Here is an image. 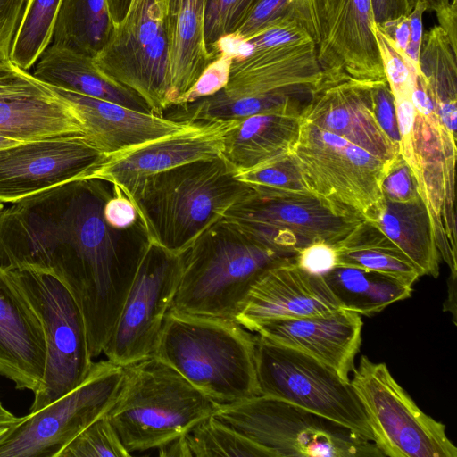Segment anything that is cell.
I'll list each match as a JSON object with an SVG mask.
<instances>
[{
  "mask_svg": "<svg viewBox=\"0 0 457 457\" xmlns=\"http://www.w3.org/2000/svg\"><path fill=\"white\" fill-rule=\"evenodd\" d=\"M249 190L218 156L147 176L125 195L134 204L148 241L179 254Z\"/></svg>",
  "mask_w": 457,
  "mask_h": 457,
  "instance_id": "1",
  "label": "cell"
},
{
  "mask_svg": "<svg viewBox=\"0 0 457 457\" xmlns=\"http://www.w3.org/2000/svg\"><path fill=\"white\" fill-rule=\"evenodd\" d=\"M256 341L236 320L170 309L154 355L217 403L228 404L260 395Z\"/></svg>",
  "mask_w": 457,
  "mask_h": 457,
  "instance_id": "2",
  "label": "cell"
},
{
  "mask_svg": "<svg viewBox=\"0 0 457 457\" xmlns=\"http://www.w3.org/2000/svg\"><path fill=\"white\" fill-rule=\"evenodd\" d=\"M124 369L122 390L106 416L129 453L182 436L220 405L155 355Z\"/></svg>",
  "mask_w": 457,
  "mask_h": 457,
  "instance_id": "3",
  "label": "cell"
},
{
  "mask_svg": "<svg viewBox=\"0 0 457 457\" xmlns=\"http://www.w3.org/2000/svg\"><path fill=\"white\" fill-rule=\"evenodd\" d=\"M179 254L181 274L170 309L233 320L263 271L290 259L253 242L222 220Z\"/></svg>",
  "mask_w": 457,
  "mask_h": 457,
  "instance_id": "4",
  "label": "cell"
},
{
  "mask_svg": "<svg viewBox=\"0 0 457 457\" xmlns=\"http://www.w3.org/2000/svg\"><path fill=\"white\" fill-rule=\"evenodd\" d=\"M214 416L271 457H383L353 429L289 403L259 395L220 404Z\"/></svg>",
  "mask_w": 457,
  "mask_h": 457,
  "instance_id": "5",
  "label": "cell"
},
{
  "mask_svg": "<svg viewBox=\"0 0 457 457\" xmlns=\"http://www.w3.org/2000/svg\"><path fill=\"white\" fill-rule=\"evenodd\" d=\"M253 242L293 258L316 243L335 245L362 220L311 192L250 187L220 220Z\"/></svg>",
  "mask_w": 457,
  "mask_h": 457,
  "instance_id": "6",
  "label": "cell"
},
{
  "mask_svg": "<svg viewBox=\"0 0 457 457\" xmlns=\"http://www.w3.org/2000/svg\"><path fill=\"white\" fill-rule=\"evenodd\" d=\"M113 33L94 58L108 77L137 94L150 111L169 109L165 0H106Z\"/></svg>",
  "mask_w": 457,
  "mask_h": 457,
  "instance_id": "7",
  "label": "cell"
},
{
  "mask_svg": "<svg viewBox=\"0 0 457 457\" xmlns=\"http://www.w3.org/2000/svg\"><path fill=\"white\" fill-rule=\"evenodd\" d=\"M5 271L30 303L45 334V370L29 409L33 412L81 384L93 358L82 312L58 278L30 268Z\"/></svg>",
  "mask_w": 457,
  "mask_h": 457,
  "instance_id": "8",
  "label": "cell"
},
{
  "mask_svg": "<svg viewBox=\"0 0 457 457\" xmlns=\"http://www.w3.org/2000/svg\"><path fill=\"white\" fill-rule=\"evenodd\" d=\"M307 189L342 212L367 220L383 199L391 163L302 119L289 154Z\"/></svg>",
  "mask_w": 457,
  "mask_h": 457,
  "instance_id": "9",
  "label": "cell"
},
{
  "mask_svg": "<svg viewBox=\"0 0 457 457\" xmlns=\"http://www.w3.org/2000/svg\"><path fill=\"white\" fill-rule=\"evenodd\" d=\"M260 395L274 397L337 423L373 441L363 406L350 380L325 363L257 335Z\"/></svg>",
  "mask_w": 457,
  "mask_h": 457,
  "instance_id": "10",
  "label": "cell"
},
{
  "mask_svg": "<svg viewBox=\"0 0 457 457\" xmlns=\"http://www.w3.org/2000/svg\"><path fill=\"white\" fill-rule=\"evenodd\" d=\"M384 456L456 457L445 426L425 413L394 378L386 364L360 358L350 379Z\"/></svg>",
  "mask_w": 457,
  "mask_h": 457,
  "instance_id": "11",
  "label": "cell"
},
{
  "mask_svg": "<svg viewBox=\"0 0 457 457\" xmlns=\"http://www.w3.org/2000/svg\"><path fill=\"white\" fill-rule=\"evenodd\" d=\"M288 15L312 41L324 79H386L370 0H290Z\"/></svg>",
  "mask_w": 457,
  "mask_h": 457,
  "instance_id": "12",
  "label": "cell"
},
{
  "mask_svg": "<svg viewBox=\"0 0 457 457\" xmlns=\"http://www.w3.org/2000/svg\"><path fill=\"white\" fill-rule=\"evenodd\" d=\"M125 369L109 360L93 362L77 387L11 428L0 457H57L82 430L105 415L118 399Z\"/></svg>",
  "mask_w": 457,
  "mask_h": 457,
  "instance_id": "13",
  "label": "cell"
},
{
  "mask_svg": "<svg viewBox=\"0 0 457 457\" xmlns=\"http://www.w3.org/2000/svg\"><path fill=\"white\" fill-rule=\"evenodd\" d=\"M180 254L148 241L103 353L125 367L154 355L179 284Z\"/></svg>",
  "mask_w": 457,
  "mask_h": 457,
  "instance_id": "14",
  "label": "cell"
},
{
  "mask_svg": "<svg viewBox=\"0 0 457 457\" xmlns=\"http://www.w3.org/2000/svg\"><path fill=\"white\" fill-rule=\"evenodd\" d=\"M226 85L229 96L277 99L303 109L320 84L323 73L312 41L302 37L266 46L236 45Z\"/></svg>",
  "mask_w": 457,
  "mask_h": 457,
  "instance_id": "15",
  "label": "cell"
},
{
  "mask_svg": "<svg viewBox=\"0 0 457 457\" xmlns=\"http://www.w3.org/2000/svg\"><path fill=\"white\" fill-rule=\"evenodd\" d=\"M104 157L82 136H62L0 148V203L12 204L90 179Z\"/></svg>",
  "mask_w": 457,
  "mask_h": 457,
  "instance_id": "16",
  "label": "cell"
},
{
  "mask_svg": "<svg viewBox=\"0 0 457 457\" xmlns=\"http://www.w3.org/2000/svg\"><path fill=\"white\" fill-rule=\"evenodd\" d=\"M411 147L410 167L428 211L440 257L451 274L456 275V138L442 125L436 112L423 115L415 112Z\"/></svg>",
  "mask_w": 457,
  "mask_h": 457,
  "instance_id": "17",
  "label": "cell"
},
{
  "mask_svg": "<svg viewBox=\"0 0 457 457\" xmlns=\"http://www.w3.org/2000/svg\"><path fill=\"white\" fill-rule=\"evenodd\" d=\"M236 120L191 121L182 129L104 156L90 179L108 181L126 195L147 176L220 156L224 137Z\"/></svg>",
  "mask_w": 457,
  "mask_h": 457,
  "instance_id": "18",
  "label": "cell"
},
{
  "mask_svg": "<svg viewBox=\"0 0 457 457\" xmlns=\"http://www.w3.org/2000/svg\"><path fill=\"white\" fill-rule=\"evenodd\" d=\"M374 83L351 78H323L301 116L303 120L392 163L400 151L376 120L371 100Z\"/></svg>",
  "mask_w": 457,
  "mask_h": 457,
  "instance_id": "19",
  "label": "cell"
},
{
  "mask_svg": "<svg viewBox=\"0 0 457 457\" xmlns=\"http://www.w3.org/2000/svg\"><path fill=\"white\" fill-rule=\"evenodd\" d=\"M362 326L360 314L339 308L311 316L267 320L248 330L325 363L349 381L361 344Z\"/></svg>",
  "mask_w": 457,
  "mask_h": 457,
  "instance_id": "20",
  "label": "cell"
},
{
  "mask_svg": "<svg viewBox=\"0 0 457 457\" xmlns=\"http://www.w3.org/2000/svg\"><path fill=\"white\" fill-rule=\"evenodd\" d=\"M339 308L323 276L304 270L290 258L268 268L256 279L236 321L248 329L267 320L311 316Z\"/></svg>",
  "mask_w": 457,
  "mask_h": 457,
  "instance_id": "21",
  "label": "cell"
},
{
  "mask_svg": "<svg viewBox=\"0 0 457 457\" xmlns=\"http://www.w3.org/2000/svg\"><path fill=\"white\" fill-rule=\"evenodd\" d=\"M46 340L35 311L0 268V374L19 390L39 388L45 370Z\"/></svg>",
  "mask_w": 457,
  "mask_h": 457,
  "instance_id": "22",
  "label": "cell"
},
{
  "mask_svg": "<svg viewBox=\"0 0 457 457\" xmlns=\"http://www.w3.org/2000/svg\"><path fill=\"white\" fill-rule=\"evenodd\" d=\"M49 87L72 106L80 124L81 136L104 156L178 131L191 122L135 111L110 101Z\"/></svg>",
  "mask_w": 457,
  "mask_h": 457,
  "instance_id": "23",
  "label": "cell"
},
{
  "mask_svg": "<svg viewBox=\"0 0 457 457\" xmlns=\"http://www.w3.org/2000/svg\"><path fill=\"white\" fill-rule=\"evenodd\" d=\"M302 111L287 105L237 120L224 137L220 156L237 174L289 154L299 137Z\"/></svg>",
  "mask_w": 457,
  "mask_h": 457,
  "instance_id": "24",
  "label": "cell"
},
{
  "mask_svg": "<svg viewBox=\"0 0 457 457\" xmlns=\"http://www.w3.org/2000/svg\"><path fill=\"white\" fill-rule=\"evenodd\" d=\"M206 0H165L169 45V108L196 84L213 62L204 42Z\"/></svg>",
  "mask_w": 457,
  "mask_h": 457,
  "instance_id": "25",
  "label": "cell"
},
{
  "mask_svg": "<svg viewBox=\"0 0 457 457\" xmlns=\"http://www.w3.org/2000/svg\"><path fill=\"white\" fill-rule=\"evenodd\" d=\"M32 75L47 86L152 112L137 94L104 74L94 58L53 43L36 62Z\"/></svg>",
  "mask_w": 457,
  "mask_h": 457,
  "instance_id": "26",
  "label": "cell"
},
{
  "mask_svg": "<svg viewBox=\"0 0 457 457\" xmlns=\"http://www.w3.org/2000/svg\"><path fill=\"white\" fill-rule=\"evenodd\" d=\"M366 220L395 244L423 275L438 277L440 254L428 211L420 196L408 202L383 197Z\"/></svg>",
  "mask_w": 457,
  "mask_h": 457,
  "instance_id": "27",
  "label": "cell"
},
{
  "mask_svg": "<svg viewBox=\"0 0 457 457\" xmlns=\"http://www.w3.org/2000/svg\"><path fill=\"white\" fill-rule=\"evenodd\" d=\"M0 136L18 141L81 136L72 106L54 92L0 100Z\"/></svg>",
  "mask_w": 457,
  "mask_h": 457,
  "instance_id": "28",
  "label": "cell"
},
{
  "mask_svg": "<svg viewBox=\"0 0 457 457\" xmlns=\"http://www.w3.org/2000/svg\"><path fill=\"white\" fill-rule=\"evenodd\" d=\"M334 248L337 266L376 271L410 287L423 276L395 244L366 220Z\"/></svg>",
  "mask_w": 457,
  "mask_h": 457,
  "instance_id": "29",
  "label": "cell"
},
{
  "mask_svg": "<svg viewBox=\"0 0 457 457\" xmlns=\"http://www.w3.org/2000/svg\"><path fill=\"white\" fill-rule=\"evenodd\" d=\"M322 276L340 307L361 316L378 313L413 291L391 277L358 268L336 266Z\"/></svg>",
  "mask_w": 457,
  "mask_h": 457,
  "instance_id": "30",
  "label": "cell"
},
{
  "mask_svg": "<svg viewBox=\"0 0 457 457\" xmlns=\"http://www.w3.org/2000/svg\"><path fill=\"white\" fill-rule=\"evenodd\" d=\"M457 49L437 25L423 34L419 73L432 97L442 125L456 138Z\"/></svg>",
  "mask_w": 457,
  "mask_h": 457,
  "instance_id": "31",
  "label": "cell"
},
{
  "mask_svg": "<svg viewBox=\"0 0 457 457\" xmlns=\"http://www.w3.org/2000/svg\"><path fill=\"white\" fill-rule=\"evenodd\" d=\"M113 29L106 0H62L53 44L96 58Z\"/></svg>",
  "mask_w": 457,
  "mask_h": 457,
  "instance_id": "32",
  "label": "cell"
},
{
  "mask_svg": "<svg viewBox=\"0 0 457 457\" xmlns=\"http://www.w3.org/2000/svg\"><path fill=\"white\" fill-rule=\"evenodd\" d=\"M160 456L175 457H271L270 454L231 428L210 416L182 436L157 448Z\"/></svg>",
  "mask_w": 457,
  "mask_h": 457,
  "instance_id": "33",
  "label": "cell"
},
{
  "mask_svg": "<svg viewBox=\"0 0 457 457\" xmlns=\"http://www.w3.org/2000/svg\"><path fill=\"white\" fill-rule=\"evenodd\" d=\"M62 1H29L11 50L14 65L28 71L50 46Z\"/></svg>",
  "mask_w": 457,
  "mask_h": 457,
  "instance_id": "34",
  "label": "cell"
},
{
  "mask_svg": "<svg viewBox=\"0 0 457 457\" xmlns=\"http://www.w3.org/2000/svg\"><path fill=\"white\" fill-rule=\"evenodd\" d=\"M260 0H206L204 42L214 62L220 54V43L232 36Z\"/></svg>",
  "mask_w": 457,
  "mask_h": 457,
  "instance_id": "35",
  "label": "cell"
},
{
  "mask_svg": "<svg viewBox=\"0 0 457 457\" xmlns=\"http://www.w3.org/2000/svg\"><path fill=\"white\" fill-rule=\"evenodd\" d=\"M106 414L100 417L76 437L57 457H129Z\"/></svg>",
  "mask_w": 457,
  "mask_h": 457,
  "instance_id": "36",
  "label": "cell"
},
{
  "mask_svg": "<svg viewBox=\"0 0 457 457\" xmlns=\"http://www.w3.org/2000/svg\"><path fill=\"white\" fill-rule=\"evenodd\" d=\"M236 178L253 188L310 192L290 154L237 173Z\"/></svg>",
  "mask_w": 457,
  "mask_h": 457,
  "instance_id": "37",
  "label": "cell"
},
{
  "mask_svg": "<svg viewBox=\"0 0 457 457\" xmlns=\"http://www.w3.org/2000/svg\"><path fill=\"white\" fill-rule=\"evenodd\" d=\"M290 0H260L249 15L229 37L224 42H232L220 46V51L223 47L245 42L269 28L277 21L288 15Z\"/></svg>",
  "mask_w": 457,
  "mask_h": 457,
  "instance_id": "38",
  "label": "cell"
},
{
  "mask_svg": "<svg viewBox=\"0 0 457 457\" xmlns=\"http://www.w3.org/2000/svg\"><path fill=\"white\" fill-rule=\"evenodd\" d=\"M53 94L49 86L11 61L0 62V100Z\"/></svg>",
  "mask_w": 457,
  "mask_h": 457,
  "instance_id": "39",
  "label": "cell"
},
{
  "mask_svg": "<svg viewBox=\"0 0 457 457\" xmlns=\"http://www.w3.org/2000/svg\"><path fill=\"white\" fill-rule=\"evenodd\" d=\"M381 190L384 198L395 202H408L420 196L413 171L401 154L388 167Z\"/></svg>",
  "mask_w": 457,
  "mask_h": 457,
  "instance_id": "40",
  "label": "cell"
},
{
  "mask_svg": "<svg viewBox=\"0 0 457 457\" xmlns=\"http://www.w3.org/2000/svg\"><path fill=\"white\" fill-rule=\"evenodd\" d=\"M372 108L376 120L391 142L399 148L395 99L387 80L375 82L371 87Z\"/></svg>",
  "mask_w": 457,
  "mask_h": 457,
  "instance_id": "41",
  "label": "cell"
},
{
  "mask_svg": "<svg viewBox=\"0 0 457 457\" xmlns=\"http://www.w3.org/2000/svg\"><path fill=\"white\" fill-rule=\"evenodd\" d=\"M29 0H0V62L11 61L12 44Z\"/></svg>",
  "mask_w": 457,
  "mask_h": 457,
  "instance_id": "42",
  "label": "cell"
},
{
  "mask_svg": "<svg viewBox=\"0 0 457 457\" xmlns=\"http://www.w3.org/2000/svg\"><path fill=\"white\" fill-rule=\"evenodd\" d=\"M112 195L106 201L104 215L109 225L118 229H129L141 224L132 202L113 186Z\"/></svg>",
  "mask_w": 457,
  "mask_h": 457,
  "instance_id": "43",
  "label": "cell"
},
{
  "mask_svg": "<svg viewBox=\"0 0 457 457\" xmlns=\"http://www.w3.org/2000/svg\"><path fill=\"white\" fill-rule=\"evenodd\" d=\"M294 259L298 266L315 275H324L337 266L335 248L326 243L310 245L299 251Z\"/></svg>",
  "mask_w": 457,
  "mask_h": 457,
  "instance_id": "44",
  "label": "cell"
},
{
  "mask_svg": "<svg viewBox=\"0 0 457 457\" xmlns=\"http://www.w3.org/2000/svg\"><path fill=\"white\" fill-rule=\"evenodd\" d=\"M375 25L386 26L403 17L411 10L407 0H370Z\"/></svg>",
  "mask_w": 457,
  "mask_h": 457,
  "instance_id": "45",
  "label": "cell"
},
{
  "mask_svg": "<svg viewBox=\"0 0 457 457\" xmlns=\"http://www.w3.org/2000/svg\"><path fill=\"white\" fill-rule=\"evenodd\" d=\"M425 12H427L426 6L422 3H417L408 15L410 38L406 49V55L418 72L420 48L423 37L422 18Z\"/></svg>",
  "mask_w": 457,
  "mask_h": 457,
  "instance_id": "46",
  "label": "cell"
},
{
  "mask_svg": "<svg viewBox=\"0 0 457 457\" xmlns=\"http://www.w3.org/2000/svg\"><path fill=\"white\" fill-rule=\"evenodd\" d=\"M438 26L445 31L453 48L457 49V0L436 13Z\"/></svg>",
  "mask_w": 457,
  "mask_h": 457,
  "instance_id": "47",
  "label": "cell"
},
{
  "mask_svg": "<svg viewBox=\"0 0 457 457\" xmlns=\"http://www.w3.org/2000/svg\"><path fill=\"white\" fill-rule=\"evenodd\" d=\"M454 1L456 0H407V3L411 11L417 3H422L426 6L427 11L437 13L450 6Z\"/></svg>",
  "mask_w": 457,
  "mask_h": 457,
  "instance_id": "48",
  "label": "cell"
},
{
  "mask_svg": "<svg viewBox=\"0 0 457 457\" xmlns=\"http://www.w3.org/2000/svg\"><path fill=\"white\" fill-rule=\"evenodd\" d=\"M450 284L448 287V298L446 303H445V309L448 308V311L453 313V320H455L456 316V276L450 275Z\"/></svg>",
  "mask_w": 457,
  "mask_h": 457,
  "instance_id": "49",
  "label": "cell"
},
{
  "mask_svg": "<svg viewBox=\"0 0 457 457\" xmlns=\"http://www.w3.org/2000/svg\"><path fill=\"white\" fill-rule=\"evenodd\" d=\"M21 420V417L15 416L10 411H8L2 403L0 400V427L8 426L12 427L17 424Z\"/></svg>",
  "mask_w": 457,
  "mask_h": 457,
  "instance_id": "50",
  "label": "cell"
},
{
  "mask_svg": "<svg viewBox=\"0 0 457 457\" xmlns=\"http://www.w3.org/2000/svg\"><path fill=\"white\" fill-rule=\"evenodd\" d=\"M19 143H22V142H18V141L4 137L3 136H0V148L11 146V145H16Z\"/></svg>",
  "mask_w": 457,
  "mask_h": 457,
  "instance_id": "51",
  "label": "cell"
},
{
  "mask_svg": "<svg viewBox=\"0 0 457 457\" xmlns=\"http://www.w3.org/2000/svg\"><path fill=\"white\" fill-rule=\"evenodd\" d=\"M12 427H8V426L0 427V444L5 439L8 433L10 432Z\"/></svg>",
  "mask_w": 457,
  "mask_h": 457,
  "instance_id": "52",
  "label": "cell"
},
{
  "mask_svg": "<svg viewBox=\"0 0 457 457\" xmlns=\"http://www.w3.org/2000/svg\"><path fill=\"white\" fill-rule=\"evenodd\" d=\"M4 208V204L0 203V211Z\"/></svg>",
  "mask_w": 457,
  "mask_h": 457,
  "instance_id": "53",
  "label": "cell"
}]
</instances>
